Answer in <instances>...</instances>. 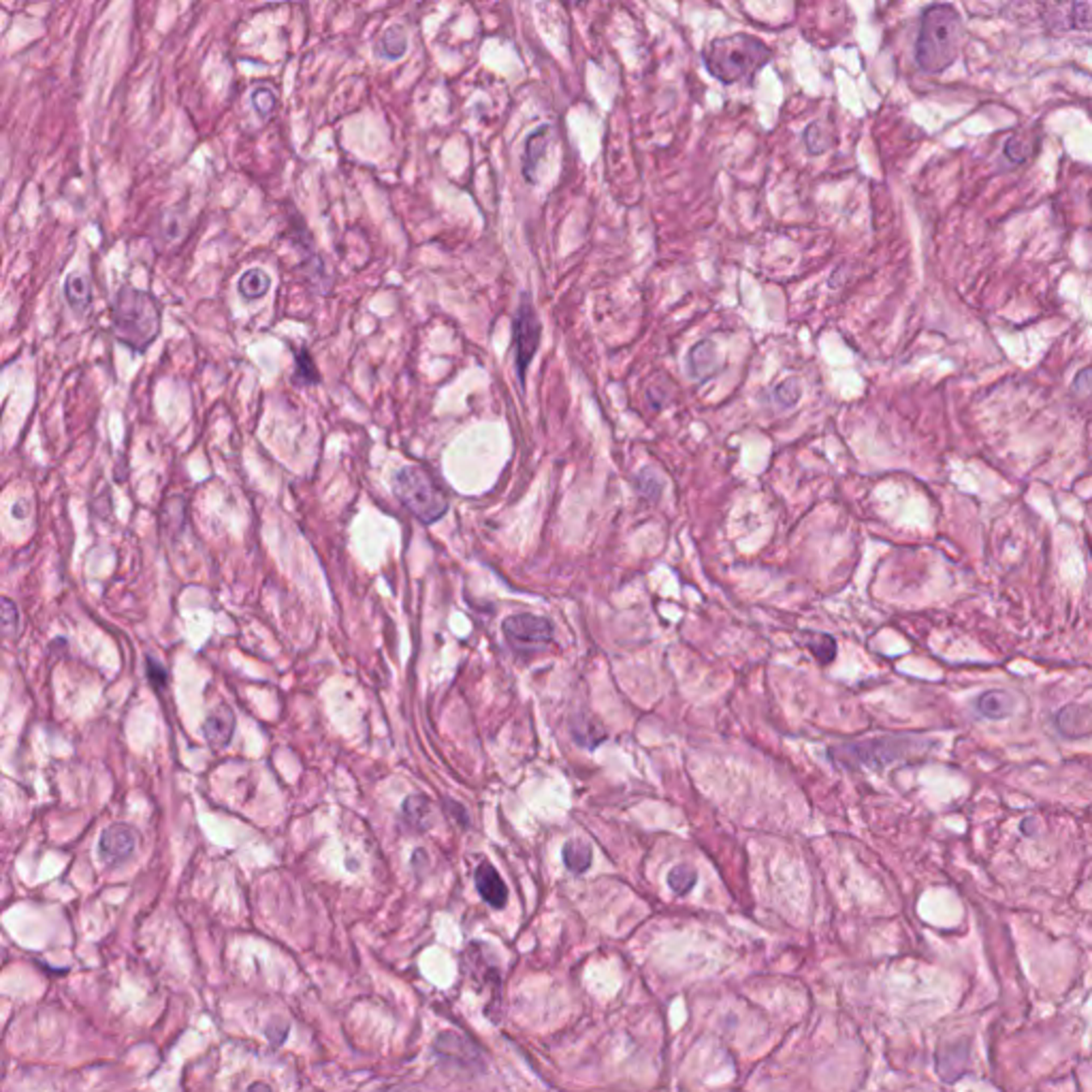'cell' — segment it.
<instances>
[{
    "mask_svg": "<svg viewBox=\"0 0 1092 1092\" xmlns=\"http://www.w3.org/2000/svg\"><path fill=\"white\" fill-rule=\"evenodd\" d=\"M702 60L706 71L722 84H751L759 69L772 60V50L753 34L734 33L713 39L702 51Z\"/></svg>",
    "mask_w": 1092,
    "mask_h": 1092,
    "instance_id": "1",
    "label": "cell"
},
{
    "mask_svg": "<svg viewBox=\"0 0 1092 1092\" xmlns=\"http://www.w3.org/2000/svg\"><path fill=\"white\" fill-rule=\"evenodd\" d=\"M113 335L135 352H146L160 333V305L147 291L122 284L111 308Z\"/></svg>",
    "mask_w": 1092,
    "mask_h": 1092,
    "instance_id": "2",
    "label": "cell"
},
{
    "mask_svg": "<svg viewBox=\"0 0 1092 1092\" xmlns=\"http://www.w3.org/2000/svg\"><path fill=\"white\" fill-rule=\"evenodd\" d=\"M963 21L958 11L947 3L930 4L920 20L915 41V63L926 73H943L958 56Z\"/></svg>",
    "mask_w": 1092,
    "mask_h": 1092,
    "instance_id": "3",
    "label": "cell"
},
{
    "mask_svg": "<svg viewBox=\"0 0 1092 1092\" xmlns=\"http://www.w3.org/2000/svg\"><path fill=\"white\" fill-rule=\"evenodd\" d=\"M393 495L423 525H434L448 513L447 495L421 465H404L393 474Z\"/></svg>",
    "mask_w": 1092,
    "mask_h": 1092,
    "instance_id": "4",
    "label": "cell"
},
{
    "mask_svg": "<svg viewBox=\"0 0 1092 1092\" xmlns=\"http://www.w3.org/2000/svg\"><path fill=\"white\" fill-rule=\"evenodd\" d=\"M917 745L915 738L909 736H888L877 738V741L855 742V745H843L830 749L837 762L847 764V766H884V764L894 762V759L905 758L907 753Z\"/></svg>",
    "mask_w": 1092,
    "mask_h": 1092,
    "instance_id": "5",
    "label": "cell"
},
{
    "mask_svg": "<svg viewBox=\"0 0 1092 1092\" xmlns=\"http://www.w3.org/2000/svg\"><path fill=\"white\" fill-rule=\"evenodd\" d=\"M506 642L510 649L519 655H534L538 651H544L553 642L555 630L549 619L538 617V615H513L501 626Z\"/></svg>",
    "mask_w": 1092,
    "mask_h": 1092,
    "instance_id": "6",
    "label": "cell"
},
{
    "mask_svg": "<svg viewBox=\"0 0 1092 1092\" xmlns=\"http://www.w3.org/2000/svg\"><path fill=\"white\" fill-rule=\"evenodd\" d=\"M538 344H540L538 314H536L530 295H523L521 303H519V309H517V316H514V325H513L514 365H517V374H519V380H521V384L525 382L527 367H530L536 351H538Z\"/></svg>",
    "mask_w": 1092,
    "mask_h": 1092,
    "instance_id": "7",
    "label": "cell"
},
{
    "mask_svg": "<svg viewBox=\"0 0 1092 1092\" xmlns=\"http://www.w3.org/2000/svg\"><path fill=\"white\" fill-rule=\"evenodd\" d=\"M139 834L126 824H113L99 838V858L107 867H120L137 849Z\"/></svg>",
    "mask_w": 1092,
    "mask_h": 1092,
    "instance_id": "8",
    "label": "cell"
},
{
    "mask_svg": "<svg viewBox=\"0 0 1092 1092\" xmlns=\"http://www.w3.org/2000/svg\"><path fill=\"white\" fill-rule=\"evenodd\" d=\"M1043 17L1052 33L1092 28V7L1080 0H1054L1047 4Z\"/></svg>",
    "mask_w": 1092,
    "mask_h": 1092,
    "instance_id": "9",
    "label": "cell"
},
{
    "mask_svg": "<svg viewBox=\"0 0 1092 1092\" xmlns=\"http://www.w3.org/2000/svg\"><path fill=\"white\" fill-rule=\"evenodd\" d=\"M476 888H478V894L483 897V901L487 905H491L493 909H501V907L508 903V888L506 884L501 881L500 873L495 871V867H491L489 862H483L478 868H476Z\"/></svg>",
    "mask_w": 1092,
    "mask_h": 1092,
    "instance_id": "10",
    "label": "cell"
},
{
    "mask_svg": "<svg viewBox=\"0 0 1092 1092\" xmlns=\"http://www.w3.org/2000/svg\"><path fill=\"white\" fill-rule=\"evenodd\" d=\"M969 1071V1043H954L943 1046L937 1052V1073L943 1082L960 1080Z\"/></svg>",
    "mask_w": 1092,
    "mask_h": 1092,
    "instance_id": "11",
    "label": "cell"
},
{
    "mask_svg": "<svg viewBox=\"0 0 1092 1092\" xmlns=\"http://www.w3.org/2000/svg\"><path fill=\"white\" fill-rule=\"evenodd\" d=\"M1056 728L1065 738H1086L1092 732V711L1086 705H1067L1056 713Z\"/></svg>",
    "mask_w": 1092,
    "mask_h": 1092,
    "instance_id": "12",
    "label": "cell"
},
{
    "mask_svg": "<svg viewBox=\"0 0 1092 1092\" xmlns=\"http://www.w3.org/2000/svg\"><path fill=\"white\" fill-rule=\"evenodd\" d=\"M235 732V715L229 706H218L216 711L209 713V717L203 723V736L209 747L222 749L231 742Z\"/></svg>",
    "mask_w": 1092,
    "mask_h": 1092,
    "instance_id": "13",
    "label": "cell"
},
{
    "mask_svg": "<svg viewBox=\"0 0 1092 1092\" xmlns=\"http://www.w3.org/2000/svg\"><path fill=\"white\" fill-rule=\"evenodd\" d=\"M689 378L698 380V382H705L706 378L715 374L719 369V355H717V346L709 339L705 342L696 344V346L689 351Z\"/></svg>",
    "mask_w": 1092,
    "mask_h": 1092,
    "instance_id": "14",
    "label": "cell"
},
{
    "mask_svg": "<svg viewBox=\"0 0 1092 1092\" xmlns=\"http://www.w3.org/2000/svg\"><path fill=\"white\" fill-rule=\"evenodd\" d=\"M975 709L981 717L1001 722V719H1007L1013 715V711H1016V698L1009 692H1003V689H990V692H984L977 698Z\"/></svg>",
    "mask_w": 1092,
    "mask_h": 1092,
    "instance_id": "15",
    "label": "cell"
},
{
    "mask_svg": "<svg viewBox=\"0 0 1092 1092\" xmlns=\"http://www.w3.org/2000/svg\"><path fill=\"white\" fill-rule=\"evenodd\" d=\"M549 135H550V126L544 124L525 139L521 163H523V176H525V180L530 183L536 182V169H538L540 160L544 159L546 147H549Z\"/></svg>",
    "mask_w": 1092,
    "mask_h": 1092,
    "instance_id": "16",
    "label": "cell"
},
{
    "mask_svg": "<svg viewBox=\"0 0 1092 1092\" xmlns=\"http://www.w3.org/2000/svg\"><path fill=\"white\" fill-rule=\"evenodd\" d=\"M64 299L80 316L88 314L92 305V284L86 273H71L64 279Z\"/></svg>",
    "mask_w": 1092,
    "mask_h": 1092,
    "instance_id": "17",
    "label": "cell"
},
{
    "mask_svg": "<svg viewBox=\"0 0 1092 1092\" xmlns=\"http://www.w3.org/2000/svg\"><path fill=\"white\" fill-rule=\"evenodd\" d=\"M401 815H404V821L410 825V828L418 830V832H425L434 825V807H431V801L425 796H408L404 801V807H401Z\"/></svg>",
    "mask_w": 1092,
    "mask_h": 1092,
    "instance_id": "18",
    "label": "cell"
},
{
    "mask_svg": "<svg viewBox=\"0 0 1092 1092\" xmlns=\"http://www.w3.org/2000/svg\"><path fill=\"white\" fill-rule=\"evenodd\" d=\"M572 736H574V741L579 742L580 747L596 749V747L606 738V729L602 728L596 719L589 717V715H576V717L572 719Z\"/></svg>",
    "mask_w": 1092,
    "mask_h": 1092,
    "instance_id": "19",
    "label": "cell"
},
{
    "mask_svg": "<svg viewBox=\"0 0 1092 1092\" xmlns=\"http://www.w3.org/2000/svg\"><path fill=\"white\" fill-rule=\"evenodd\" d=\"M272 288V278L263 272V269H248L246 273L239 278L237 282V291L242 295V299L246 301H255L265 297Z\"/></svg>",
    "mask_w": 1092,
    "mask_h": 1092,
    "instance_id": "20",
    "label": "cell"
},
{
    "mask_svg": "<svg viewBox=\"0 0 1092 1092\" xmlns=\"http://www.w3.org/2000/svg\"><path fill=\"white\" fill-rule=\"evenodd\" d=\"M408 51V37H405L401 26H391L378 39V54L387 60L404 58Z\"/></svg>",
    "mask_w": 1092,
    "mask_h": 1092,
    "instance_id": "21",
    "label": "cell"
},
{
    "mask_svg": "<svg viewBox=\"0 0 1092 1092\" xmlns=\"http://www.w3.org/2000/svg\"><path fill=\"white\" fill-rule=\"evenodd\" d=\"M292 382L297 387H314V384L321 382V374H318L316 363H314V357L308 348H299L295 351V371H292Z\"/></svg>",
    "mask_w": 1092,
    "mask_h": 1092,
    "instance_id": "22",
    "label": "cell"
},
{
    "mask_svg": "<svg viewBox=\"0 0 1092 1092\" xmlns=\"http://www.w3.org/2000/svg\"><path fill=\"white\" fill-rule=\"evenodd\" d=\"M591 847L583 841H570L563 847V864L567 867V871L576 873V875L587 871L589 864H591Z\"/></svg>",
    "mask_w": 1092,
    "mask_h": 1092,
    "instance_id": "23",
    "label": "cell"
},
{
    "mask_svg": "<svg viewBox=\"0 0 1092 1092\" xmlns=\"http://www.w3.org/2000/svg\"><path fill=\"white\" fill-rule=\"evenodd\" d=\"M696 881H698V873L693 871L692 867H687V864H679V867H675L670 873H668V885H670L672 892L679 894V897H685L687 892H692Z\"/></svg>",
    "mask_w": 1092,
    "mask_h": 1092,
    "instance_id": "24",
    "label": "cell"
},
{
    "mask_svg": "<svg viewBox=\"0 0 1092 1092\" xmlns=\"http://www.w3.org/2000/svg\"><path fill=\"white\" fill-rule=\"evenodd\" d=\"M809 649L819 663H830L837 657V642L828 634H811Z\"/></svg>",
    "mask_w": 1092,
    "mask_h": 1092,
    "instance_id": "25",
    "label": "cell"
},
{
    "mask_svg": "<svg viewBox=\"0 0 1092 1092\" xmlns=\"http://www.w3.org/2000/svg\"><path fill=\"white\" fill-rule=\"evenodd\" d=\"M798 399H801V384L796 380H785L783 384H779L772 391V401L779 408H792V405H796Z\"/></svg>",
    "mask_w": 1092,
    "mask_h": 1092,
    "instance_id": "26",
    "label": "cell"
},
{
    "mask_svg": "<svg viewBox=\"0 0 1092 1092\" xmlns=\"http://www.w3.org/2000/svg\"><path fill=\"white\" fill-rule=\"evenodd\" d=\"M252 105L263 120H269L275 111V94L269 88H256L252 92Z\"/></svg>",
    "mask_w": 1092,
    "mask_h": 1092,
    "instance_id": "27",
    "label": "cell"
},
{
    "mask_svg": "<svg viewBox=\"0 0 1092 1092\" xmlns=\"http://www.w3.org/2000/svg\"><path fill=\"white\" fill-rule=\"evenodd\" d=\"M1030 146L1026 143V139L1022 137H1011L1007 143H1005V156L1011 160L1013 165H1022L1026 159L1030 156Z\"/></svg>",
    "mask_w": 1092,
    "mask_h": 1092,
    "instance_id": "28",
    "label": "cell"
},
{
    "mask_svg": "<svg viewBox=\"0 0 1092 1092\" xmlns=\"http://www.w3.org/2000/svg\"><path fill=\"white\" fill-rule=\"evenodd\" d=\"M20 627V610L9 597H3V630L7 636H13Z\"/></svg>",
    "mask_w": 1092,
    "mask_h": 1092,
    "instance_id": "29",
    "label": "cell"
},
{
    "mask_svg": "<svg viewBox=\"0 0 1092 1092\" xmlns=\"http://www.w3.org/2000/svg\"><path fill=\"white\" fill-rule=\"evenodd\" d=\"M819 130H821V122H813V124H811L809 129H807V133H805L807 150H809L811 154H821V152H824L825 147H828V141L824 139L825 135H821Z\"/></svg>",
    "mask_w": 1092,
    "mask_h": 1092,
    "instance_id": "30",
    "label": "cell"
},
{
    "mask_svg": "<svg viewBox=\"0 0 1092 1092\" xmlns=\"http://www.w3.org/2000/svg\"><path fill=\"white\" fill-rule=\"evenodd\" d=\"M1073 391L1082 399H1092V367H1086L1073 380Z\"/></svg>",
    "mask_w": 1092,
    "mask_h": 1092,
    "instance_id": "31",
    "label": "cell"
},
{
    "mask_svg": "<svg viewBox=\"0 0 1092 1092\" xmlns=\"http://www.w3.org/2000/svg\"><path fill=\"white\" fill-rule=\"evenodd\" d=\"M147 676H150L152 685H154V687H159V689H163L165 685H167V679H169V675H167V670L163 668V663H159L156 659H152V657H147Z\"/></svg>",
    "mask_w": 1092,
    "mask_h": 1092,
    "instance_id": "32",
    "label": "cell"
},
{
    "mask_svg": "<svg viewBox=\"0 0 1092 1092\" xmlns=\"http://www.w3.org/2000/svg\"><path fill=\"white\" fill-rule=\"evenodd\" d=\"M567 3L574 4V7H580V4H585V3H587V0H567Z\"/></svg>",
    "mask_w": 1092,
    "mask_h": 1092,
    "instance_id": "33",
    "label": "cell"
}]
</instances>
